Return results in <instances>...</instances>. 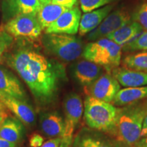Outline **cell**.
Here are the masks:
<instances>
[{
    "mask_svg": "<svg viewBox=\"0 0 147 147\" xmlns=\"http://www.w3.org/2000/svg\"><path fill=\"white\" fill-rule=\"evenodd\" d=\"M7 63L27 84L38 102L54 100L61 82L65 79L63 65L29 48H21L7 56Z\"/></svg>",
    "mask_w": 147,
    "mask_h": 147,
    "instance_id": "1",
    "label": "cell"
},
{
    "mask_svg": "<svg viewBox=\"0 0 147 147\" xmlns=\"http://www.w3.org/2000/svg\"><path fill=\"white\" fill-rule=\"evenodd\" d=\"M147 111V100L131 103L118 108L113 131L119 141L132 146L141 138Z\"/></svg>",
    "mask_w": 147,
    "mask_h": 147,
    "instance_id": "2",
    "label": "cell"
},
{
    "mask_svg": "<svg viewBox=\"0 0 147 147\" xmlns=\"http://www.w3.org/2000/svg\"><path fill=\"white\" fill-rule=\"evenodd\" d=\"M118 108L112 103L87 95L84 102V119L88 127L97 131L112 132L117 121Z\"/></svg>",
    "mask_w": 147,
    "mask_h": 147,
    "instance_id": "3",
    "label": "cell"
},
{
    "mask_svg": "<svg viewBox=\"0 0 147 147\" xmlns=\"http://www.w3.org/2000/svg\"><path fill=\"white\" fill-rule=\"evenodd\" d=\"M121 50V46L115 42L102 38L86 45L82 54L86 60L104 67L108 71H113L120 64Z\"/></svg>",
    "mask_w": 147,
    "mask_h": 147,
    "instance_id": "4",
    "label": "cell"
},
{
    "mask_svg": "<svg viewBox=\"0 0 147 147\" xmlns=\"http://www.w3.org/2000/svg\"><path fill=\"white\" fill-rule=\"evenodd\" d=\"M42 43L49 53L67 62L76 60L83 51L81 40L71 35L45 34Z\"/></svg>",
    "mask_w": 147,
    "mask_h": 147,
    "instance_id": "5",
    "label": "cell"
},
{
    "mask_svg": "<svg viewBox=\"0 0 147 147\" xmlns=\"http://www.w3.org/2000/svg\"><path fill=\"white\" fill-rule=\"evenodd\" d=\"M65 113L64 130L61 137L60 147H71L75 129L81 119L84 111L83 103L76 93H69L63 102Z\"/></svg>",
    "mask_w": 147,
    "mask_h": 147,
    "instance_id": "6",
    "label": "cell"
},
{
    "mask_svg": "<svg viewBox=\"0 0 147 147\" xmlns=\"http://www.w3.org/2000/svg\"><path fill=\"white\" fill-rule=\"evenodd\" d=\"M42 30L36 14H19L7 21L4 25V31L15 38H37Z\"/></svg>",
    "mask_w": 147,
    "mask_h": 147,
    "instance_id": "7",
    "label": "cell"
},
{
    "mask_svg": "<svg viewBox=\"0 0 147 147\" xmlns=\"http://www.w3.org/2000/svg\"><path fill=\"white\" fill-rule=\"evenodd\" d=\"M120 89L121 84L110 74H102L95 82L84 87L87 95L108 103L113 102Z\"/></svg>",
    "mask_w": 147,
    "mask_h": 147,
    "instance_id": "8",
    "label": "cell"
},
{
    "mask_svg": "<svg viewBox=\"0 0 147 147\" xmlns=\"http://www.w3.org/2000/svg\"><path fill=\"white\" fill-rule=\"evenodd\" d=\"M130 16L123 10H117L108 14L96 28L88 34L91 41L106 38L108 35L130 23Z\"/></svg>",
    "mask_w": 147,
    "mask_h": 147,
    "instance_id": "9",
    "label": "cell"
},
{
    "mask_svg": "<svg viewBox=\"0 0 147 147\" xmlns=\"http://www.w3.org/2000/svg\"><path fill=\"white\" fill-rule=\"evenodd\" d=\"M81 11L74 6L64 12L57 19L45 29V34L75 35L79 30Z\"/></svg>",
    "mask_w": 147,
    "mask_h": 147,
    "instance_id": "10",
    "label": "cell"
},
{
    "mask_svg": "<svg viewBox=\"0 0 147 147\" xmlns=\"http://www.w3.org/2000/svg\"><path fill=\"white\" fill-rule=\"evenodd\" d=\"M42 4L38 0H3V16L9 20L19 14H36L38 13Z\"/></svg>",
    "mask_w": 147,
    "mask_h": 147,
    "instance_id": "11",
    "label": "cell"
},
{
    "mask_svg": "<svg viewBox=\"0 0 147 147\" xmlns=\"http://www.w3.org/2000/svg\"><path fill=\"white\" fill-rule=\"evenodd\" d=\"M0 96L25 100V91L13 73L0 65Z\"/></svg>",
    "mask_w": 147,
    "mask_h": 147,
    "instance_id": "12",
    "label": "cell"
},
{
    "mask_svg": "<svg viewBox=\"0 0 147 147\" xmlns=\"http://www.w3.org/2000/svg\"><path fill=\"white\" fill-rule=\"evenodd\" d=\"M0 103L10 110L16 118L25 125L29 126L34 125L36 122V114L26 100L0 96Z\"/></svg>",
    "mask_w": 147,
    "mask_h": 147,
    "instance_id": "13",
    "label": "cell"
},
{
    "mask_svg": "<svg viewBox=\"0 0 147 147\" xmlns=\"http://www.w3.org/2000/svg\"><path fill=\"white\" fill-rule=\"evenodd\" d=\"M74 78L84 87H88L102 74V66L88 60H81L74 64Z\"/></svg>",
    "mask_w": 147,
    "mask_h": 147,
    "instance_id": "14",
    "label": "cell"
},
{
    "mask_svg": "<svg viewBox=\"0 0 147 147\" xmlns=\"http://www.w3.org/2000/svg\"><path fill=\"white\" fill-rule=\"evenodd\" d=\"M113 76L123 87H138L147 85L146 71L127 67H117L113 70Z\"/></svg>",
    "mask_w": 147,
    "mask_h": 147,
    "instance_id": "15",
    "label": "cell"
},
{
    "mask_svg": "<svg viewBox=\"0 0 147 147\" xmlns=\"http://www.w3.org/2000/svg\"><path fill=\"white\" fill-rule=\"evenodd\" d=\"M113 8V5H108L91 12L84 13L80 21L79 34L80 36H84L95 29L109 14Z\"/></svg>",
    "mask_w": 147,
    "mask_h": 147,
    "instance_id": "16",
    "label": "cell"
},
{
    "mask_svg": "<svg viewBox=\"0 0 147 147\" xmlns=\"http://www.w3.org/2000/svg\"><path fill=\"white\" fill-rule=\"evenodd\" d=\"M40 128L47 137L61 138L64 130V120L56 112L42 114L40 119Z\"/></svg>",
    "mask_w": 147,
    "mask_h": 147,
    "instance_id": "17",
    "label": "cell"
},
{
    "mask_svg": "<svg viewBox=\"0 0 147 147\" xmlns=\"http://www.w3.org/2000/svg\"><path fill=\"white\" fill-rule=\"evenodd\" d=\"M22 122L14 117H5L0 123V138L12 143H18L23 137Z\"/></svg>",
    "mask_w": 147,
    "mask_h": 147,
    "instance_id": "18",
    "label": "cell"
},
{
    "mask_svg": "<svg viewBox=\"0 0 147 147\" xmlns=\"http://www.w3.org/2000/svg\"><path fill=\"white\" fill-rule=\"evenodd\" d=\"M144 100H147V85L120 89L112 104L115 106H123Z\"/></svg>",
    "mask_w": 147,
    "mask_h": 147,
    "instance_id": "19",
    "label": "cell"
},
{
    "mask_svg": "<svg viewBox=\"0 0 147 147\" xmlns=\"http://www.w3.org/2000/svg\"><path fill=\"white\" fill-rule=\"evenodd\" d=\"M142 29V27L139 23L133 22L118 29L115 32L108 35L106 38L112 40L121 47H123L133 40L134 37L140 34Z\"/></svg>",
    "mask_w": 147,
    "mask_h": 147,
    "instance_id": "20",
    "label": "cell"
},
{
    "mask_svg": "<svg viewBox=\"0 0 147 147\" xmlns=\"http://www.w3.org/2000/svg\"><path fill=\"white\" fill-rule=\"evenodd\" d=\"M68 9L69 8L52 3L42 5L40 11L37 14V17L42 29H47Z\"/></svg>",
    "mask_w": 147,
    "mask_h": 147,
    "instance_id": "21",
    "label": "cell"
},
{
    "mask_svg": "<svg viewBox=\"0 0 147 147\" xmlns=\"http://www.w3.org/2000/svg\"><path fill=\"white\" fill-rule=\"evenodd\" d=\"M71 147H114L109 140L102 135L91 132H82L73 141Z\"/></svg>",
    "mask_w": 147,
    "mask_h": 147,
    "instance_id": "22",
    "label": "cell"
},
{
    "mask_svg": "<svg viewBox=\"0 0 147 147\" xmlns=\"http://www.w3.org/2000/svg\"><path fill=\"white\" fill-rule=\"evenodd\" d=\"M123 65L127 68L147 72V51L128 55L124 58Z\"/></svg>",
    "mask_w": 147,
    "mask_h": 147,
    "instance_id": "23",
    "label": "cell"
},
{
    "mask_svg": "<svg viewBox=\"0 0 147 147\" xmlns=\"http://www.w3.org/2000/svg\"><path fill=\"white\" fill-rule=\"evenodd\" d=\"M125 51H147V32L137 36V38L123 46Z\"/></svg>",
    "mask_w": 147,
    "mask_h": 147,
    "instance_id": "24",
    "label": "cell"
},
{
    "mask_svg": "<svg viewBox=\"0 0 147 147\" xmlns=\"http://www.w3.org/2000/svg\"><path fill=\"white\" fill-rule=\"evenodd\" d=\"M114 0H80L81 10L84 13L101 8Z\"/></svg>",
    "mask_w": 147,
    "mask_h": 147,
    "instance_id": "25",
    "label": "cell"
},
{
    "mask_svg": "<svg viewBox=\"0 0 147 147\" xmlns=\"http://www.w3.org/2000/svg\"><path fill=\"white\" fill-rule=\"evenodd\" d=\"M13 36L5 31L0 32V64L2 63L5 53L13 44Z\"/></svg>",
    "mask_w": 147,
    "mask_h": 147,
    "instance_id": "26",
    "label": "cell"
},
{
    "mask_svg": "<svg viewBox=\"0 0 147 147\" xmlns=\"http://www.w3.org/2000/svg\"><path fill=\"white\" fill-rule=\"evenodd\" d=\"M133 18L142 28L147 30V3L140 5L134 13Z\"/></svg>",
    "mask_w": 147,
    "mask_h": 147,
    "instance_id": "27",
    "label": "cell"
},
{
    "mask_svg": "<svg viewBox=\"0 0 147 147\" xmlns=\"http://www.w3.org/2000/svg\"><path fill=\"white\" fill-rule=\"evenodd\" d=\"M45 138L43 136L38 133L32 134L29 137V144L31 147H40L45 142Z\"/></svg>",
    "mask_w": 147,
    "mask_h": 147,
    "instance_id": "28",
    "label": "cell"
},
{
    "mask_svg": "<svg viewBox=\"0 0 147 147\" xmlns=\"http://www.w3.org/2000/svg\"><path fill=\"white\" fill-rule=\"evenodd\" d=\"M77 2V0H52L51 3L62 5L67 8H71L74 6Z\"/></svg>",
    "mask_w": 147,
    "mask_h": 147,
    "instance_id": "29",
    "label": "cell"
},
{
    "mask_svg": "<svg viewBox=\"0 0 147 147\" xmlns=\"http://www.w3.org/2000/svg\"><path fill=\"white\" fill-rule=\"evenodd\" d=\"M60 145L61 138H54L44 142L43 144L40 147H60Z\"/></svg>",
    "mask_w": 147,
    "mask_h": 147,
    "instance_id": "30",
    "label": "cell"
},
{
    "mask_svg": "<svg viewBox=\"0 0 147 147\" xmlns=\"http://www.w3.org/2000/svg\"><path fill=\"white\" fill-rule=\"evenodd\" d=\"M132 146L133 147H147V136L140 138Z\"/></svg>",
    "mask_w": 147,
    "mask_h": 147,
    "instance_id": "31",
    "label": "cell"
},
{
    "mask_svg": "<svg viewBox=\"0 0 147 147\" xmlns=\"http://www.w3.org/2000/svg\"><path fill=\"white\" fill-rule=\"evenodd\" d=\"M0 147H16L15 143H12L0 138Z\"/></svg>",
    "mask_w": 147,
    "mask_h": 147,
    "instance_id": "32",
    "label": "cell"
},
{
    "mask_svg": "<svg viewBox=\"0 0 147 147\" xmlns=\"http://www.w3.org/2000/svg\"><path fill=\"white\" fill-rule=\"evenodd\" d=\"M147 136V111L145 115L144 123H143L142 133H141V138Z\"/></svg>",
    "mask_w": 147,
    "mask_h": 147,
    "instance_id": "33",
    "label": "cell"
},
{
    "mask_svg": "<svg viewBox=\"0 0 147 147\" xmlns=\"http://www.w3.org/2000/svg\"><path fill=\"white\" fill-rule=\"evenodd\" d=\"M3 106H4L1 103H0V116H3V117H6V115H5V112Z\"/></svg>",
    "mask_w": 147,
    "mask_h": 147,
    "instance_id": "34",
    "label": "cell"
},
{
    "mask_svg": "<svg viewBox=\"0 0 147 147\" xmlns=\"http://www.w3.org/2000/svg\"><path fill=\"white\" fill-rule=\"evenodd\" d=\"M38 1H40L42 5H44L48 4V3H51V1H52V0H38Z\"/></svg>",
    "mask_w": 147,
    "mask_h": 147,
    "instance_id": "35",
    "label": "cell"
},
{
    "mask_svg": "<svg viewBox=\"0 0 147 147\" xmlns=\"http://www.w3.org/2000/svg\"><path fill=\"white\" fill-rule=\"evenodd\" d=\"M4 118H5V117H3V116H0V123L1 122V121H2Z\"/></svg>",
    "mask_w": 147,
    "mask_h": 147,
    "instance_id": "36",
    "label": "cell"
},
{
    "mask_svg": "<svg viewBox=\"0 0 147 147\" xmlns=\"http://www.w3.org/2000/svg\"><path fill=\"white\" fill-rule=\"evenodd\" d=\"M116 147H122V146H116Z\"/></svg>",
    "mask_w": 147,
    "mask_h": 147,
    "instance_id": "37",
    "label": "cell"
}]
</instances>
